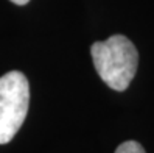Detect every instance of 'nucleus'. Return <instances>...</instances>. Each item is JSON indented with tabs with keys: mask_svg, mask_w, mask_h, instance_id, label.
<instances>
[{
	"mask_svg": "<svg viewBox=\"0 0 154 153\" xmlns=\"http://www.w3.org/2000/svg\"><path fill=\"white\" fill-rule=\"evenodd\" d=\"M90 55L97 74L114 91H125L135 77L139 52L123 34H114L106 41L92 44Z\"/></svg>",
	"mask_w": 154,
	"mask_h": 153,
	"instance_id": "obj_1",
	"label": "nucleus"
},
{
	"mask_svg": "<svg viewBox=\"0 0 154 153\" xmlns=\"http://www.w3.org/2000/svg\"><path fill=\"white\" fill-rule=\"evenodd\" d=\"M30 84L19 70L0 77V144H8L19 131L28 113Z\"/></svg>",
	"mask_w": 154,
	"mask_h": 153,
	"instance_id": "obj_2",
	"label": "nucleus"
},
{
	"mask_svg": "<svg viewBox=\"0 0 154 153\" xmlns=\"http://www.w3.org/2000/svg\"><path fill=\"white\" fill-rule=\"evenodd\" d=\"M13 3H16V5H26L30 2V0H11Z\"/></svg>",
	"mask_w": 154,
	"mask_h": 153,
	"instance_id": "obj_4",
	"label": "nucleus"
},
{
	"mask_svg": "<svg viewBox=\"0 0 154 153\" xmlns=\"http://www.w3.org/2000/svg\"><path fill=\"white\" fill-rule=\"evenodd\" d=\"M115 153H146L145 148L135 141H126L117 147Z\"/></svg>",
	"mask_w": 154,
	"mask_h": 153,
	"instance_id": "obj_3",
	"label": "nucleus"
}]
</instances>
